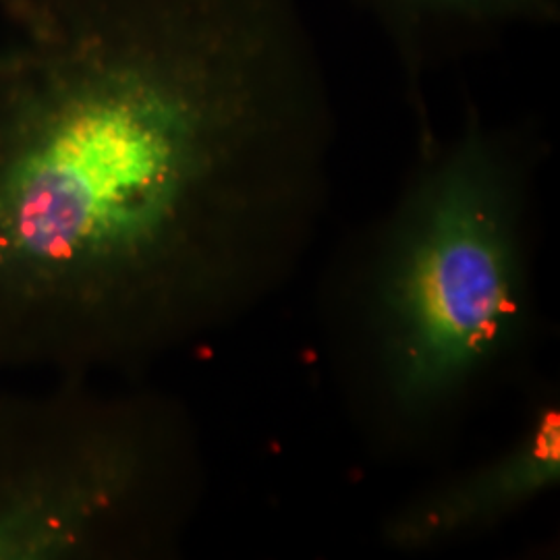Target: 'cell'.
<instances>
[{"label":"cell","mask_w":560,"mask_h":560,"mask_svg":"<svg viewBox=\"0 0 560 560\" xmlns=\"http://www.w3.org/2000/svg\"><path fill=\"white\" fill-rule=\"evenodd\" d=\"M335 145L300 0H0V370L96 376L235 320Z\"/></svg>","instance_id":"cell-1"},{"label":"cell","mask_w":560,"mask_h":560,"mask_svg":"<svg viewBox=\"0 0 560 560\" xmlns=\"http://www.w3.org/2000/svg\"><path fill=\"white\" fill-rule=\"evenodd\" d=\"M540 154L469 104L455 133L418 138L360 287L361 372L386 436H430L529 337Z\"/></svg>","instance_id":"cell-2"},{"label":"cell","mask_w":560,"mask_h":560,"mask_svg":"<svg viewBox=\"0 0 560 560\" xmlns=\"http://www.w3.org/2000/svg\"><path fill=\"white\" fill-rule=\"evenodd\" d=\"M57 378L0 395V560L168 557L200 501L185 409L148 388Z\"/></svg>","instance_id":"cell-3"},{"label":"cell","mask_w":560,"mask_h":560,"mask_svg":"<svg viewBox=\"0 0 560 560\" xmlns=\"http://www.w3.org/2000/svg\"><path fill=\"white\" fill-rule=\"evenodd\" d=\"M560 413L546 405L492 459L423 490L386 520L382 538L400 552H428L481 536L559 488Z\"/></svg>","instance_id":"cell-4"},{"label":"cell","mask_w":560,"mask_h":560,"mask_svg":"<svg viewBox=\"0 0 560 560\" xmlns=\"http://www.w3.org/2000/svg\"><path fill=\"white\" fill-rule=\"evenodd\" d=\"M374 25L399 69L418 136L430 133L425 85L460 60L523 32L552 30L560 0H347Z\"/></svg>","instance_id":"cell-5"}]
</instances>
